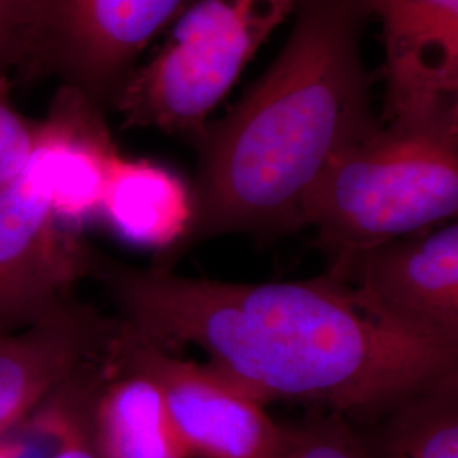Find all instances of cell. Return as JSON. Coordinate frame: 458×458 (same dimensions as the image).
<instances>
[{"label":"cell","instance_id":"obj_7","mask_svg":"<svg viewBox=\"0 0 458 458\" xmlns=\"http://www.w3.org/2000/svg\"><path fill=\"white\" fill-rule=\"evenodd\" d=\"M115 360L151 377L191 458H282L287 425L208 365L183 360L130 335L119 323Z\"/></svg>","mask_w":458,"mask_h":458},{"label":"cell","instance_id":"obj_4","mask_svg":"<svg viewBox=\"0 0 458 458\" xmlns=\"http://www.w3.org/2000/svg\"><path fill=\"white\" fill-rule=\"evenodd\" d=\"M302 0H192L115 109L128 126L197 140L248 62Z\"/></svg>","mask_w":458,"mask_h":458},{"label":"cell","instance_id":"obj_5","mask_svg":"<svg viewBox=\"0 0 458 458\" xmlns=\"http://www.w3.org/2000/svg\"><path fill=\"white\" fill-rule=\"evenodd\" d=\"M192 0H21L17 72L115 107L149 43Z\"/></svg>","mask_w":458,"mask_h":458},{"label":"cell","instance_id":"obj_11","mask_svg":"<svg viewBox=\"0 0 458 458\" xmlns=\"http://www.w3.org/2000/svg\"><path fill=\"white\" fill-rule=\"evenodd\" d=\"M117 155L102 109L79 90L62 85L47 119L38 123L28 168L55 217L70 229L100 214Z\"/></svg>","mask_w":458,"mask_h":458},{"label":"cell","instance_id":"obj_15","mask_svg":"<svg viewBox=\"0 0 458 458\" xmlns=\"http://www.w3.org/2000/svg\"><path fill=\"white\" fill-rule=\"evenodd\" d=\"M282 458H389L344 414L316 410L287 425Z\"/></svg>","mask_w":458,"mask_h":458},{"label":"cell","instance_id":"obj_13","mask_svg":"<svg viewBox=\"0 0 458 458\" xmlns=\"http://www.w3.org/2000/svg\"><path fill=\"white\" fill-rule=\"evenodd\" d=\"M100 214L131 245L168 250L185 245L196 223L192 187L164 165L121 153L111 166Z\"/></svg>","mask_w":458,"mask_h":458},{"label":"cell","instance_id":"obj_16","mask_svg":"<svg viewBox=\"0 0 458 458\" xmlns=\"http://www.w3.org/2000/svg\"><path fill=\"white\" fill-rule=\"evenodd\" d=\"M11 82H0V189L16 182L31 160L38 123L17 113L9 100Z\"/></svg>","mask_w":458,"mask_h":458},{"label":"cell","instance_id":"obj_6","mask_svg":"<svg viewBox=\"0 0 458 458\" xmlns=\"http://www.w3.org/2000/svg\"><path fill=\"white\" fill-rule=\"evenodd\" d=\"M329 277L344 282L378 325L423 344L458 348V225L365 250Z\"/></svg>","mask_w":458,"mask_h":458},{"label":"cell","instance_id":"obj_8","mask_svg":"<svg viewBox=\"0 0 458 458\" xmlns=\"http://www.w3.org/2000/svg\"><path fill=\"white\" fill-rule=\"evenodd\" d=\"M96 255L51 211L33 172L0 189V331L31 327L70 301Z\"/></svg>","mask_w":458,"mask_h":458},{"label":"cell","instance_id":"obj_9","mask_svg":"<svg viewBox=\"0 0 458 458\" xmlns=\"http://www.w3.org/2000/svg\"><path fill=\"white\" fill-rule=\"evenodd\" d=\"M384 39V124H410L458 102V0H365Z\"/></svg>","mask_w":458,"mask_h":458},{"label":"cell","instance_id":"obj_14","mask_svg":"<svg viewBox=\"0 0 458 458\" xmlns=\"http://www.w3.org/2000/svg\"><path fill=\"white\" fill-rule=\"evenodd\" d=\"M365 431L389 458H458V369L411 394Z\"/></svg>","mask_w":458,"mask_h":458},{"label":"cell","instance_id":"obj_2","mask_svg":"<svg viewBox=\"0 0 458 458\" xmlns=\"http://www.w3.org/2000/svg\"><path fill=\"white\" fill-rule=\"evenodd\" d=\"M294 14L276 62L197 140L191 245L302 228V200L329 162L384 126L361 55L367 2L302 0Z\"/></svg>","mask_w":458,"mask_h":458},{"label":"cell","instance_id":"obj_18","mask_svg":"<svg viewBox=\"0 0 458 458\" xmlns=\"http://www.w3.org/2000/svg\"><path fill=\"white\" fill-rule=\"evenodd\" d=\"M0 458H19L16 443L4 442L0 438Z\"/></svg>","mask_w":458,"mask_h":458},{"label":"cell","instance_id":"obj_17","mask_svg":"<svg viewBox=\"0 0 458 458\" xmlns=\"http://www.w3.org/2000/svg\"><path fill=\"white\" fill-rule=\"evenodd\" d=\"M21 33V0H0V82L17 70Z\"/></svg>","mask_w":458,"mask_h":458},{"label":"cell","instance_id":"obj_12","mask_svg":"<svg viewBox=\"0 0 458 458\" xmlns=\"http://www.w3.org/2000/svg\"><path fill=\"white\" fill-rule=\"evenodd\" d=\"M89 431L102 458H191L158 384L115 360L113 346L92 394Z\"/></svg>","mask_w":458,"mask_h":458},{"label":"cell","instance_id":"obj_1","mask_svg":"<svg viewBox=\"0 0 458 458\" xmlns=\"http://www.w3.org/2000/svg\"><path fill=\"white\" fill-rule=\"evenodd\" d=\"M134 338L175 353L192 344L208 367L263 406L312 404L376 423L399 401L457 370L458 348L394 333L361 311L344 282L238 284L134 268L96 257Z\"/></svg>","mask_w":458,"mask_h":458},{"label":"cell","instance_id":"obj_10","mask_svg":"<svg viewBox=\"0 0 458 458\" xmlns=\"http://www.w3.org/2000/svg\"><path fill=\"white\" fill-rule=\"evenodd\" d=\"M117 329V319L70 299L31 327L0 331V438L66 382L106 360Z\"/></svg>","mask_w":458,"mask_h":458},{"label":"cell","instance_id":"obj_3","mask_svg":"<svg viewBox=\"0 0 458 458\" xmlns=\"http://www.w3.org/2000/svg\"><path fill=\"white\" fill-rule=\"evenodd\" d=\"M458 211V102L384 124L336 155L302 200L329 274L365 250L437 228Z\"/></svg>","mask_w":458,"mask_h":458}]
</instances>
